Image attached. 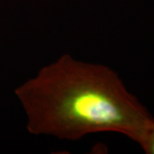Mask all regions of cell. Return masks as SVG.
<instances>
[{
    "mask_svg": "<svg viewBox=\"0 0 154 154\" xmlns=\"http://www.w3.org/2000/svg\"><path fill=\"white\" fill-rule=\"evenodd\" d=\"M138 144L140 145L146 153L154 154V124L146 131Z\"/></svg>",
    "mask_w": 154,
    "mask_h": 154,
    "instance_id": "cell-2",
    "label": "cell"
},
{
    "mask_svg": "<svg viewBox=\"0 0 154 154\" xmlns=\"http://www.w3.org/2000/svg\"><path fill=\"white\" fill-rule=\"evenodd\" d=\"M28 132L76 140L117 132L139 142L154 118L110 68L64 54L16 89Z\"/></svg>",
    "mask_w": 154,
    "mask_h": 154,
    "instance_id": "cell-1",
    "label": "cell"
}]
</instances>
